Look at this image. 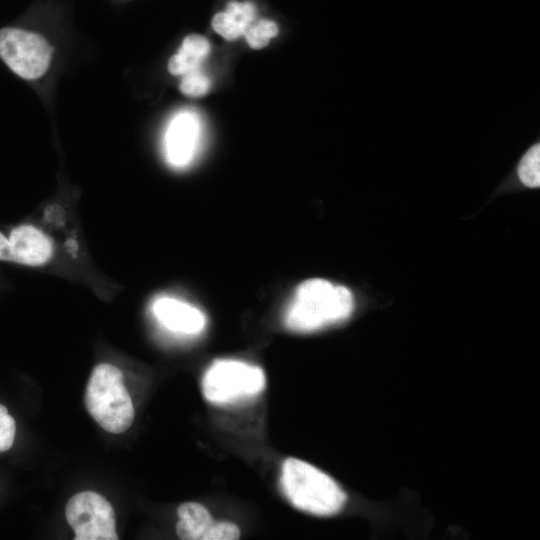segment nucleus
<instances>
[{
    "label": "nucleus",
    "mask_w": 540,
    "mask_h": 540,
    "mask_svg": "<svg viewBox=\"0 0 540 540\" xmlns=\"http://www.w3.org/2000/svg\"><path fill=\"white\" fill-rule=\"evenodd\" d=\"M53 255V241L34 225H18L11 229L8 237L0 231V261L42 266L47 264Z\"/></svg>",
    "instance_id": "0eeeda50"
},
{
    "label": "nucleus",
    "mask_w": 540,
    "mask_h": 540,
    "mask_svg": "<svg viewBox=\"0 0 540 540\" xmlns=\"http://www.w3.org/2000/svg\"><path fill=\"white\" fill-rule=\"evenodd\" d=\"M200 122L191 111H181L170 121L164 136V154L167 162L176 168L188 166L198 150Z\"/></svg>",
    "instance_id": "6e6552de"
},
{
    "label": "nucleus",
    "mask_w": 540,
    "mask_h": 540,
    "mask_svg": "<svg viewBox=\"0 0 540 540\" xmlns=\"http://www.w3.org/2000/svg\"><path fill=\"white\" fill-rule=\"evenodd\" d=\"M84 402L92 418L110 433H123L134 421V406L123 373L112 364L100 363L94 367Z\"/></svg>",
    "instance_id": "7ed1b4c3"
},
{
    "label": "nucleus",
    "mask_w": 540,
    "mask_h": 540,
    "mask_svg": "<svg viewBox=\"0 0 540 540\" xmlns=\"http://www.w3.org/2000/svg\"><path fill=\"white\" fill-rule=\"evenodd\" d=\"M225 12L229 14L244 33L249 25L256 20V7L250 1H230Z\"/></svg>",
    "instance_id": "2eb2a0df"
},
{
    "label": "nucleus",
    "mask_w": 540,
    "mask_h": 540,
    "mask_svg": "<svg viewBox=\"0 0 540 540\" xmlns=\"http://www.w3.org/2000/svg\"><path fill=\"white\" fill-rule=\"evenodd\" d=\"M265 386L262 368L234 359L214 361L201 382L204 398L216 406H228L256 397Z\"/></svg>",
    "instance_id": "20e7f679"
},
{
    "label": "nucleus",
    "mask_w": 540,
    "mask_h": 540,
    "mask_svg": "<svg viewBox=\"0 0 540 540\" xmlns=\"http://www.w3.org/2000/svg\"><path fill=\"white\" fill-rule=\"evenodd\" d=\"M52 53L39 33L16 26L0 28V59L24 80L40 78L50 65Z\"/></svg>",
    "instance_id": "39448f33"
},
{
    "label": "nucleus",
    "mask_w": 540,
    "mask_h": 540,
    "mask_svg": "<svg viewBox=\"0 0 540 540\" xmlns=\"http://www.w3.org/2000/svg\"><path fill=\"white\" fill-rule=\"evenodd\" d=\"M280 487L297 510L319 517L337 514L345 505L346 493L338 483L314 465L297 458L284 460Z\"/></svg>",
    "instance_id": "f03ea898"
},
{
    "label": "nucleus",
    "mask_w": 540,
    "mask_h": 540,
    "mask_svg": "<svg viewBox=\"0 0 540 540\" xmlns=\"http://www.w3.org/2000/svg\"><path fill=\"white\" fill-rule=\"evenodd\" d=\"M279 33L278 25L270 19H259L252 22L244 36L248 45L253 49H262L269 45L271 39Z\"/></svg>",
    "instance_id": "ddd939ff"
},
{
    "label": "nucleus",
    "mask_w": 540,
    "mask_h": 540,
    "mask_svg": "<svg viewBox=\"0 0 540 540\" xmlns=\"http://www.w3.org/2000/svg\"><path fill=\"white\" fill-rule=\"evenodd\" d=\"M211 88V81L199 69L193 70L185 75L180 82V91L190 97H201L208 93Z\"/></svg>",
    "instance_id": "4468645a"
},
{
    "label": "nucleus",
    "mask_w": 540,
    "mask_h": 540,
    "mask_svg": "<svg viewBox=\"0 0 540 540\" xmlns=\"http://www.w3.org/2000/svg\"><path fill=\"white\" fill-rule=\"evenodd\" d=\"M176 534L182 540H203L214 520L208 509L197 502H185L177 508Z\"/></svg>",
    "instance_id": "9b49d317"
},
{
    "label": "nucleus",
    "mask_w": 540,
    "mask_h": 540,
    "mask_svg": "<svg viewBox=\"0 0 540 540\" xmlns=\"http://www.w3.org/2000/svg\"><path fill=\"white\" fill-rule=\"evenodd\" d=\"M239 527L229 521L213 523L205 533L203 540H236L240 538Z\"/></svg>",
    "instance_id": "a211bd4d"
},
{
    "label": "nucleus",
    "mask_w": 540,
    "mask_h": 540,
    "mask_svg": "<svg viewBox=\"0 0 540 540\" xmlns=\"http://www.w3.org/2000/svg\"><path fill=\"white\" fill-rule=\"evenodd\" d=\"M210 49V43L204 36L199 34L186 36L177 53L169 59L167 66L169 73L174 76H183L199 69Z\"/></svg>",
    "instance_id": "9d476101"
},
{
    "label": "nucleus",
    "mask_w": 540,
    "mask_h": 540,
    "mask_svg": "<svg viewBox=\"0 0 540 540\" xmlns=\"http://www.w3.org/2000/svg\"><path fill=\"white\" fill-rule=\"evenodd\" d=\"M353 308L352 293L345 286L309 279L296 288L286 307L284 324L292 332H315L346 320Z\"/></svg>",
    "instance_id": "f257e3e1"
},
{
    "label": "nucleus",
    "mask_w": 540,
    "mask_h": 540,
    "mask_svg": "<svg viewBox=\"0 0 540 540\" xmlns=\"http://www.w3.org/2000/svg\"><path fill=\"white\" fill-rule=\"evenodd\" d=\"M156 321L166 330L184 336H196L206 327L207 319L196 306L171 296H159L151 305Z\"/></svg>",
    "instance_id": "1a4fd4ad"
},
{
    "label": "nucleus",
    "mask_w": 540,
    "mask_h": 540,
    "mask_svg": "<svg viewBox=\"0 0 540 540\" xmlns=\"http://www.w3.org/2000/svg\"><path fill=\"white\" fill-rule=\"evenodd\" d=\"M75 540H117L115 512L108 500L94 491L73 495L65 507Z\"/></svg>",
    "instance_id": "423d86ee"
},
{
    "label": "nucleus",
    "mask_w": 540,
    "mask_h": 540,
    "mask_svg": "<svg viewBox=\"0 0 540 540\" xmlns=\"http://www.w3.org/2000/svg\"><path fill=\"white\" fill-rule=\"evenodd\" d=\"M15 433L14 418L8 413L7 408L0 404V452H5L12 447Z\"/></svg>",
    "instance_id": "f3484780"
},
{
    "label": "nucleus",
    "mask_w": 540,
    "mask_h": 540,
    "mask_svg": "<svg viewBox=\"0 0 540 540\" xmlns=\"http://www.w3.org/2000/svg\"><path fill=\"white\" fill-rule=\"evenodd\" d=\"M213 30L226 40L232 41L243 36V31L225 11L216 13L211 22Z\"/></svg>",
    "instance_id": "dca6fc26"
},
{
    "label": "nucleus",
    "mask_w": 540,
    "mask_h": 540,
    "mask_svg": "<svg viewBox=\"0 0 540 540\" xmlns=\"http://www.w3.org/2000/svg\"><path fill=\"white\" fill-rule=\"evenodd\" d=\"M519 181L527 188L540 186V142L534 141L522 154L516 166Z\"/></svg>",
    "instance_id": "f8f14e48"
}]
</instances>
